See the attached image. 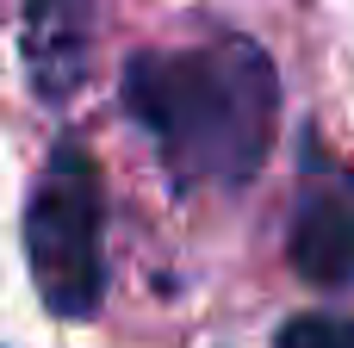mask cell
<instances>
[{
	"label": "cell",
	"instance_id": "obj_1",
	"mask_svg": "<svg viewBox=\"0 0 354 348\" xmlns=\"http://www.w3.org/2000/svg\"><path fill=\"white\" fill-rule=\"evenodd\" d=\"M124 112L162 143L180 181L243 187L268 162L280 75L243 37L212 50H149L124 62Z\"/></svg>",
	"mask_w": 354,
	"mask_h": 348
},
{
	"label": "cell",
	"instance_id": "obj_2",
	"mask_svg": "<svg viewBox=\"0 0 354 348\" xmlns=\"http://www.w3.org/2000/svg\"><path fill=\"white\" fill-rule=\"evenodd\" d=\"M25 255L44 305L68 324L93 318L106 299V255H100V174L68 143L44 168L31 212H25Z\"/></svg>",
	"mask_w": 354,
	"mask_h": 348
},
{
	"label": "cell",
	"instance_id": "obj_3",
	"mask_svg": "<svg viewBox=\"0 0 354 348\" xmlns=\"http://www.w3.org/2000/svg\"><path fill=\"white\" fill-rule=\"evenodd\" d=\"M292 268L311 286H348L354 280V174L317 168L292 212Z\"/></svg>",
	"mask_w": 354,
	"mask_h": 348
},
{
	"label": "cell",
	"instance_id": "obj_4",
	"mask_svg": "<svg viewBox=\"0 0 354 348\" xmlns=\"http://www.w3.org/2000/svg\"><path fill=\"white\" fill-rule=\"evenodd\" d=\"M93 0H31L25 6V68L44 100H68L87 75Z\"/></svg>",
	"mask_w": 354,
	"mask_h": 348
},
{
	"label": "cell",
	"instance_id": "obj_5",
	"mask_svg": "<svg viewBox=\"0 0 354 348\" xmlns=\"http://www.w3.org/2000/svg\"><path fill=\"white\" fill-rule=\"evenodd\" d=\"M280 348H354L348 318H292L280 330Z\"/></svg>",
	"mask_w": 354,
	"mask_h": 348
}]
</instances>
